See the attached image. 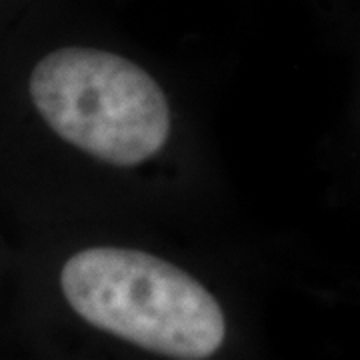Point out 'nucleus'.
<instances>
[{
  "label": "nucleus",
  "mask_w": 360,
  "mask_h": 360,
  "mask_svg": "<svg viewBox=\"0 0 360 360\" xmlns=\"http://www.w3.org/2000/svg\"><path fill=\"white\" fill-rule=\"evenodd\" d=\"M60 286L82 321L170 359L202 360L224 342L217 298L162 258L94 246L66 260Z\"/></svg>",
  "instance_id": "obj_1"
},
{
  "label": "nucleus",
  "mask_w": 360,
  "mask_h": 360,
  "mask_svg": "<svg viewBox=\"0 0 360 360\" xmlns=\"http://www.w3.org/2000/svg\"><path fill=\"white\" fill-rule=\"evenodd\" d=\"M30 98L63 141L115 167L148 160L170 134L158 82L112 52L68 46L46 54L30 75Z\"/></svg>",
  "instance_id": "obj_2"
}]
</instances>
